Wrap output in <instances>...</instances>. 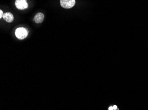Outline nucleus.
Returning <instances> with one entry per match:
<instances>
[{
  "label": "nucleus",
  "mask_w": 148,
  "mask_h": 110,
  "mask_svg": "<svg viewBox=\"0 0 148 110\" xmlns=\"http://www.w3.org/2000/svg\"><path fill=\"white\" fill-rule=\"evenodd\" d=\"M3 18L4 19L8 22H11L14 20V16L11 13L8 12L4 14Z\"/></svg>",
  "instance_id": "5"
},
{
  "label": "nucleus",
  "mask_w": 148,
  "mask_h": 110,
  "mask_svg": "<svg viewBox=\"0 0 148 110\" xmlns=\"http://www.w3.org/2000/svg\"><path fill=\"white\" fill-rule=\"evenodd\" d=\"M61 6L64 9H71L76 4L75 0H60Z\"/></svg>",
  "instance_id": "2"
},
{
  "label": "nucleus",
  "mask_w": 148,
  "mask_h": 110,
  "mask_svg": "<svg viewBox=\"0 0 148 110\" xmlns=\"http://www.w3.org/2000/svg\"><path fill=\"white\" fill-rule=\"evenodd\" d=\"M113 110H116L117 108V106L116 105H114V106H113Z\"/></svg>",
  "instance_id": "7"
},
{
  "label": "nucleus",
  "mask_w": 148,
  "mask_h": 110,
  "mask_svg": "<svg viewBox=\"0 0 148 110\" xmlns=\"http://www.w3.org/2000/svg\"><path fill=\"white\" fill-rule=\"evenodd\" d=\"M44 15L43 13H38L35 15L34 20L36 23H40L43 21L44 19Z\"/></svg>",
  "instance_id": "4"
},
{
  "label": "nucleus",
  "mask_w": 148,
  "mask_h": 110,
  "mask_svg": "<svg viewBox=\"0 0 148 110\" xmlns=\"http://www.w3.org/2000/svg\"><path fill=\"white\" fill-rule=\"evenodd\" d=\"M16 37L19 40L25 39L28 35V32L27 30L24 27H19L15 31Z\"/></svg>",
  "instance_id": "1"
},
{
  "label": "nucleus",
  "mask_w": 148,
  "mask_h": 110,
  "mask_svg": "<svg viewBox=\"0 0 148 110\" xmlns=\"http://www.w3.org/2000/svg\"><path fill=\"white\" fill-rule=\"evenodd\" d=\"M4 14L3 11L1 10H0V19H1L3 16Z\"/></svg>",
  "instance_id": "6"
},
{
  "label": "nucleus",
  "mask_w": 148,
  "mask_h": 110,
  "mask_svg": "<svg viewBox=\"0 0 148 110\" xmlns=\"http://www.w3.org/2000/svg\"><path fill=\"white\" fill-rule=\"evenodd\" d=\"M15 6L18 9H26L28 8V4L26 0H16L15 1Z\"/></svg>",
  "instance_id": "3"
},
{
  "label": "nucleus",
  "mask_w": 148,
  "mask_h": 110,
  "mask_svg": "<svg viewBox=\"0 0 148 110\" xmlns=\"http://www.w3.org/2000/svg\"><path fill=\"white\" fill-rule=\"evenodd\" d=\"M113 110V107H109V110Z\"/></svg>",
  "instance_id": "8"
}]
</instances>
